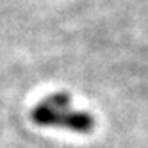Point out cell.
I'll list each match as a JSON object with an SVG mask.
<instances>
[{
    "label": "cell",
    "mask_w": 148,
    "mask_h": 148,
    "mask_svg": "<svg viewBox=\"0 0 148 148\" xmlns=\"http://www.w3.org/2000/svg\"><path fill=\"white\" fill-rule=\"evenodd\" d=\"M30 120L39 127H62L79 134H88L95 127L93 116L70 109V98L62 93L41 100L32 109Z\"/></svg>",
    "instance_id": "1"
}]
</instances>
